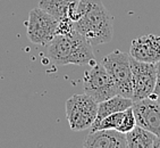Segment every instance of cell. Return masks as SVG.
<instances>
[{
  "instance_id": "6",
  "label": "cell",
  "mask_w": 160,
  "mask_h": 148,
  "mask_svg": "<svg viewBox=\"0 0 160 148\" xmlns=\"http://www.w3.org/2000/svg\"><path fill=\"white\" fill-rule=\"evenodd\" d=\"M83 88L84 92L98 103L118 95L114 80L102 64L94 63L92 68L84 72Z\"/></svg>"
},
{
  "instance_id": "8",
  "label": "cell",
  "mask_w": 160,
  "mask_h": 148,
  "mask_svg": "<svg viewBox=\"0 0 160 148\" xmlns=\"http://www.w3.org/2000/svg\"><path fill=\"white\" fill-rule=\"evenodd\" d=\"M133 113L136 125L160 137V104L152 98L133 100Z\"/></svg>"
},
{
  "instance_id": "7",
  "label": "cell",
  "mask_w": 160,
  "mask_h": 148,
  "mask_svg": "<svg viewBox=\"0 0 160 148\" xmlns=\"http://www.w3.org/2000/svg\"><path fill=\"white\" fill-rule=\"evenodd\" d=\"M133 77V100L148 98L154 91L157 73L156 64L136 61L129 56Z\"/></svg>"
},
{
  "instance_id": "5",
  "label": "cell",
  "mask_w": 160,
  "mask_h": 148,
  "mask_svg": "<svg viewBox=\"0 0 160 148\" xmlns=\"http://www.w3.org/2000/svg\"><path fill=\"white\" fill-rule=\"evenodd\" d=\"M59 21L55 16L37 7L30 12L26 22V35L34 45L47 46L57 34Z\"/></svg>"
},
{
  "instance_id": "9",
  "label": "cell",
  "mask_w": 160,
  "mask_h": 148,
  "mask_svg": "<svg viewBox=\"0 0 160 148\" xmlns=\"http://www.w3.org/2000/svg\"><path fill=\"white\" fill-rule=\"evenodd\" d=\"M129 56L136 61L156 64L160 61V35L145 34L132 41Z\"/></svg>"
},
{
  "instance_id": "17",
  "label": "cell",
  "mask_w": 160,
  "mask_h": 148,
  "mask_svg": "<svg viewBox=\"0 0 160 148\" xmlns=\"http://www.w3.org/2000/svg\"><path fill=\"white\" fill-rule=\"evenodd\" d=\"M156 100H157V102H158V103H159V104H160V95H158L157 97H156Z\"/></svg>"
},
{
  "instance_id": "4",
  "label": "cell",
  "mask_w": 160,
  "mask_h": 148,
  "mask_svg": "<svg viewBox=\"0 0 160 148\" xmlns=\"http://www.w3.org/2000/svg\"><path fill=\"white\" fill-rule=\"evenodd\" d=\"M111 79L114 80L118 95L133 98V77L129 63V54L114 50L101 61Z\"/></svg>"
},
{
  "instance_id": "2",
  "label": "cell",
  "mask_w": 160,
  "mask_h": 148,
  "mask_svg": "<svg viewBox=\"0 0 160 148\" xmlns=\"http://www.w3.org/2000/svg\"><path fill=\"white\" fill-rule=\"evenodd\" d=\"M48 57L55 65L94 64L92 45L76 30L67 34H56L47 45Z\"/></svg>"
},
{
  "instance_id": "11",
  "label": "cell",
  "mask_w": 160,
  "mask_h": 148,
  "mask_svg": "<svg viewBox=\"0 0 160 148\" xmlns=\"http://www.w3.org/2000/svg\"><path fill=\"white\" fill-rule=\"evenodd\" d=\"M80 0H39L38 7H40L58 21L69 18L74 22L75 13Z\"/></svg>"
},
{
  "instance_id": "16",
  "label": "cell",
  "mask_w": 160,
  "mask_h": 148,
  "mask_svg": "<svg viewBox=\"0 0 160 148\" xmlns=\"http://www.w3.org/2000/svg\"><path fill=\"white\" fill-rule=\"evenodd\" d=\"M152 148H160V137H156L154 138Z\"/></svg>"
},
{
  "instance_id": "10",
  "label": "cell",
  "mask_w": 160,
  "mask_h": 148,
  "mask_svg": "<svg viewBox=\"0 0 160 148\" xmlns=\"http://www.w3.org/2000/svg\"><path fill=\"white\" fill-rule=\"evenodd\" d=\"M85 148H126V136L115 129L89 132L83 142Z\"/></svg>"
},
{
  "instance_id": "3",
  "label": "cell",
  "mask_w": 160,
  "mask_h": 148,
  "mask_svg": "<svg viewBox=\"0 0 160 148\" xmlns=\"http://www.w3.org/2000/svg\"><path fill=\"white\" fill-rule=\"evenodd\" d=\"M98 102L88 93H75L66 102V117L73 131L90 129L96 121Z\"/></svg>"
},
{
  "instance_id": "15",
  "label": "cell",
  "mask_w": 160,
  "mask_h": 148,
  "mask_svg": "<svg viewBox=\"0 0 160 148\" xmlns=\"http://www.w3.org/2000/svg\"><path fill=\"white\" fill-rule=\"evenodd\" d=\"M156 73H157V81H156V87H154L153 93L149 98L156 99L158 95H160V61L156 63Z\"/></svg>"
},
{
  "instance_id": "14",
  "label": "cell",
  "mask_w": 160,
  "mask_h": 148,
  "mask_svg": "<svg viewBox=\"0 0 160 148\" xmlns=\"http://www.w3.org/2000/svg\"><path fill=\"white\" fill-rule=\"evenodd\" d=\"M135 127H136L135 116H134L132 107H129L124 111V116H123V119H122V122H120L117 131H119V132H122V133H127V132H129L131 130L134 129Z\"/></svg>"
},
{
  "instance_id": "12",
  "label": "cell",
  "mask_w": 160,
  "mask_h": 148,
  "mask_svg": "<svg viewBox=\"0 0 160 148\" xmlns=\"http://www.w3.org/2000/svg\"><path fill=\"white\" fill-rule=\"evenodd\" d=\"M133 105V99L124 97V96L116 95L111 98L103 100V102L99 103L98 104V113H97L96 121L93 122L98 123L103 119V117L108 116L114 113H118V112H123L127 108L132 107Z\"/></svg>"
},
{
  "instance_id": "1",
  "label": "cell",
  "mask_w": 160,
  "mask_h": 148,
  "mask_svg": "<svg viewBox=\"0 0 160 148\" xmlns=\"http://www.w3.org/2000/svg\"><path fill=\"white\" fill-rule=\"evenodd\" d=\"M74 28L92 46L110 42L114 37V18L101 0H80Z\"/></svg>"
},
{
  "instance_id": "13",
  "label": "cell",
  "mask_w": 160,
  "mask_h": 148,
  "mask_svg": "<svg viewBox=\"0 0 160 148\" xmlns=\"http://www.w3.org/2000/svg\"><path fill=\"white\" fill-rule=\"evenodd\" d=\"M128 148H152L156 135L136 125L129 132L125 133Z\"/></svg>"
}]
</instances>
